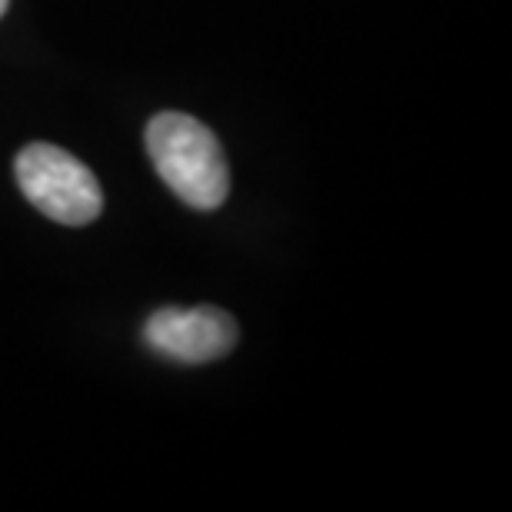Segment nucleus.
Listing matches in <instances>:
<instances>
[{
	"label": "nucleus",
	"instance_id": "obj_1",
	"mask_svg": "<svg viewBox=\"0 0 512 512\" xmlns=\"http://www.w3.org/2000/svg\"><path fill=\"white\" fill-rule=\"evenodd\" d=\"M147 153L160 180L193 210H217L230 193V167L220 140L197 117L157 114L147 127Z\"/></svg>",
	"mask_w": 512,
	"mask_h": 512
},
{
	"label": "nucleus",
	"instance_id": "obj_4",
	"mask_svg": "<svg viewBox=\"0 0 512 512\" xmlns=\"http://www.w3.org/2000/svg\"><path fill=\"white\" fill-rule=\"evenodd\" d=\"M7 4H10V0H0V17H4V10H7Z\"/></svg>",
	"mask_w": 512,
	"mask_h": 512
},
{
	"label": "nucleus",
	"instance_id": "obj_3",
	"mask_svg": "<svg viewBox=\"0 0 512 512\" xmlns=\"http://www.w3.org/2000/svg\"><path fill=\"white\" fill-rule=\"evenodd\" d=\"M143 340L153 353L177 363H213L237 346V323L217 306L157 310L143 323Z\"/></svg>",
	"mask_w": 512,
	"mask_h": 512
},
{
	"label": "nucleus",
	"instance_id": "obj_2",
	"mask_svg": "<svg viewBox=\"0 0 512 512\" xmlns=\"http://www.w3.org/2000/svg\"><path fill=\"white\" fill-rule=\"evenodd\" d=\"M14 173L24 197L57 223L84 227L104 210V193H100L94 170L60 147L30 143L17 153Z\"/></svg>",
	"mask_w": 512,
	"mask_h": 512
}]
</instances>
